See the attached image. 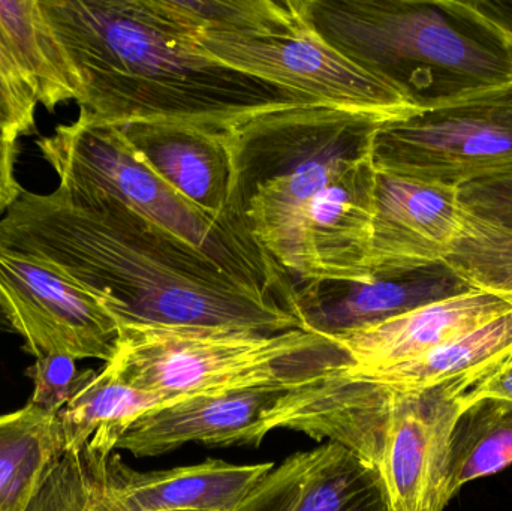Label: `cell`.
Returning <instances> with one entry per match:
<instances>
[{"mask_svg":"<svg viewBox=\"0 0 512 511\" xmlns=\"http://www.w3.org/2000/svg\"><path fill=\"white\" fill-rule=\"evenodd\" d=\"M0 248L62 270L119 324L301 329L279 296L105 195L24 189L0 219Z\"/></svg>","mask_w":512,"mask_h":511,"instance_id":"1","label":"cell"},{"mask_svg":"<svg viewBox=\"0 0 512 511\" xmlns=\"http://www.w3.org/2000/svg\"><path fill=\"white\" fill-rule=\"evenodd\" d=\"M327 105L264 114L231 138L234 212L289 281L369 282L376 132Z\"/></svg>","mask_w":512,"mask_h":511,"instance_id":"2","label":"cell"},{"mask_svg":"<svg viewBox=\"0 0 512 511\" xmlns=\"http://www.w3.org/2000/svg\"><path fill=\"white\" fill-rule=\"evenodd\" d=\"M99 123L173 122L233 137L252 120L315 105L201 51L159 0H39Z\"/></svg>","mask_w":512,"mask_h":511,"instance_id":"3","label":"cell"},{"mask_svg":"<svg viewBox=\"0 0 512 511\" xmlns=\"http://www.w3.org/2000/svg\"><path fill=\"white\" fill-rule=\"evenodd\" d=\"M319 35L418 110L512 81V36L487 0H306Z\"/></svg>","mask_w":512,"mask_h":511,"instance_id":"4","label":"cell"},{"mask_svg":"<svg viewBox=\"0 0 512 511\" xmlns=\"http://www.w3.org/2000/svg\"><path fill=\"white\" fill-rule=\"evenodd\" d=\"M345 369L291 390L274 429L328 438L354 453L378 474L391 511H444L451 434L469 390L490 369L426 389H394Z\"/></svg>","mask_w":512,"mask_h":511,"instance_id":"5","label":"cell"},{"mask_svg":"<svg viewBox=\"0 0 512 511\" xmlns=\"http://www.w3.org/2000/svg\"><path fill=\"white\" fill-rule=\"evenodd\" d=\"M203 53L309 104L387 120L417 107L331 47L313 26L306 0H161Z\"/></svg>","mask_w":512,"mask_h":511,"instance_id":"6","label":"cell"},{"mask_svg":"<svg viewBox=\"0 0 512 511\" xmlns=\"http://www.w3.org/2000/svg\"><path fill=\"white\" fill-rule=\"evenodd\" d=\"M354 365L330 339L303 329L258 333L222 327L119 324L105 368L174 404L197 396L297 389Z\"/></svg>","mask_w":512,"mask_h":511,"instance_id":"7","label":"cell"},{"mask_svg":"<svg viewBox=\"0 0 512 511\" xmlns=\"http://www.w3.org/2000/svg\"><path fill=\"white\" fill-rule=\"evenodd\" d=\"M60 188L114 198L173 236L285 302L291 281L242 221L204 212L152 170L117 126L80 114L36 141Z\"/></svg>","mask_w":512,"mask_h":511,"instance_id":"8","label":"cell"},{"mask_svg":"<svg viewBox=\"0 0 512 511\" xmlns=\"http://www.w3.org/2000/svg\"><path fill=\"white\" fill-rule=\"evenodd\" d=\"M373 164L456 189L512 176V81L385 122L376 132Z\"/></svg>","mask_w":512,"mask_h":511,"instance_id":"9","label":"cell"},{"mask_svg":"<svg viewBox=\"0 0 512 511\" xmlns=\"http://www.w3.org/2000/svg\"><path fill=\"white\" fill-rule=\"evenodd\" d=\"M0 294L24 350L36 359L62 354L108 363L116 354V318L51 264L0 248Z\"/></svg>","mask_w":512,"mask_h":511,"instance_id":"10","label":"cell"},{"mask_svg":"<svg viewBox=\"0 0 512 511\" xmlns=\"http://www.w3.org/2000/svg\"><path fill=\"white\" fill-rule=\"evenodd\" d=\"M459 189L378 171L369 270L372 278L444 263L462 234Z\"/></svg>","mask_w":512,"mask_h":511,"instance_id":"11","label":"cell"},{"mask_svg":"<svg viewBox=\"0 0 512 511\" xmlns=\"http://www.w3.org/2000/svg\"><path fill=\"white\" fill-rule=\"evenodd\" d=\"M291 287L289 309L301 329L324 338L376 326L474 290L445 261L369 282H291Z\"/></svg>","mask_w":512,"mask_h":511,"instance_id":"12","label":"cell"},{"mask_svg":"<svg viewBox=\"0 0 512 511\" xmlns=\"http://www.w3.org/2000/svg\"><path fill=\"white\" fill-rule=\"evenodd\" d=\"M291 390L294 389H256L197 396L155 408L129 426L116 450H126L135 458H150L192 443L258 447L274 431V420Z\"/></svg>","mask_w":512,"mask_h":511,"instance_id":"13","label":"cell"},{"mask_svg":"<svg viewBox=\"0 0 512 511\" xmlns=\"http://www.w3.org/2000/svg\"><path fill=\"white\" fill-rule=\"evenodd\" d=\"M236 511H391L378 474L337 443L286 458Z\"/></svg>","mask_w":512,"mask_h":511,"instance_id":"14","label":"cell"},{"mask_svg":"<svg viewBox=\"0 0 512 511\" xmlns=\"http://www.w3.org/2000/svg\"><path fill=\"white\" fill-rule=\"evenodd\" d=\"M117 128L183 197L210 215L239 219L234 212L233 137L173 122H132Z\"/></svg>","mask_w":512,"mask_h":511,"instance_id":"15","label":"cell"},{"mask_svg":"<svg viewBox=\"0 0 512 511\" xmlns=\"http://www.w3.org/2000/svg\"><path fill=\"white\" fill-rule=\"evenodd\" d=\"M510 312L508 300L474 288L376 326L328 339L348 354L352 368H381L420 356Z\"/></svg>","mask_w":512,"mask_h":511,"instance_id":"16","label":"cell"},{"mask_svg":"<svg viewBox=\"0 0 512 511\" xmlns=\"http://www.w3.org/2000/svg\"><path fill=\"white\" fill-rule=\"evenodd\" d=\"M274 464L236 465L219 459L140 473L113 453L111 479L120 511H236Z\"/></svg>","mask_w":512,"mask_h":511,"instance_id":"17","label":"cell"},{"mask_svg":"<svg viewBox=\"0 0 512 511\" xmlns=\"http://www.w3.org/2000/svg\"><path fill=\"white\" fill-rule=\"evenodd\" d=\"M511 357L512 312L412 359L373 369L351 365L345 374L394 389H426L504 365Z\"/></svg>","mask_w":512,"mask_h":511,"instance_id":"18","label":"cell"},{"mask_svg":"<svg viewBox=\"0 0 512 511\" xmlns=\"http://www.w3.org/2000/svg\"><path fill=\"white\" fill-rule=\"evenodd\" d=\"M167 405L170 402L134 389L102 369L56 416L63 452L89 444L111 455L138 417Z\"/></svg>","mask_w":512,"mask_h":511,"instance_id":"19","label":"cell"},{"mask_svg":"<svg viewBox=\"0 0 512 511\" xmlns=\"http://www.w3.org/2000/svg\"><path fill=\"white\" fill-rule=\"evenodd\" d=\"M0 23L36 102L53 111L63 102L77 101V78L39 0H0Z\"/></svg>","mask_w":512,"mask_h":511,"instance_id":"20","label":"cell"},{"mask_svg":"<svg viewBox=\"0 0 512 511\" xmlns=\"http://www.w3.org/2000/svg\"><path fill=\"white\" fill-rule=\"evenodd\" d=\"M62 453L53 417L29 404L0 414V504L26 510L45 471Z\"/></svg>","mask_w":512,"mask_h":511,"instance_id":"21","label":"cell"},{"mask_svg":"<svg viewBox=\"0 0 512 511\" xmlns=\"http://www.w3.org/2000/svg\"><path fill=\"white\" fill-rule=\"evenodd\" d=\"M512 465V404L498 399L472 402L460 414L448 453V497L466 483Z\"/></svg>","mask_w":512,"mask_h":511,"instance_id":"22","label":"cell"},{"mask_svg":"<svg viewBox=\"0 0 512 511\" xmlns=\"http://www.w3.org/2000/svg\"><path fill=\"white\" fill-rule=\"evenodd\" d=\"M24 511H120L108 462L87 450L63 452Z\"/></svg>","mask_w":512,"mask_h":511,"instance_id":"23","label":"cell"},{"mask_svg":"<svg viewBox=\"0 0 512 511\" xmlns=\"http://www.w3.org/2000/svg\"><path fill=\"white\" fill-rule=\"evenodd\" d=\"M445 263L475 290L495 294L512 305L510 228L484 221L466 210L462 234Z\"/></svg>","mask_w":512,"mask_h":511,"instance_id":"24","label":"cell"},{"mask_svg":"<svg viewBox=\"0 0 512 511\" xmlns=\"http://www.w3.org/2000/svg\"><path fill=\"white\" fill-rule=\"evenodd\" d=\"M98 372L93 369L78 371L77 360L62 354L39 357L30 368L33 381V393L29 405L56 419L57 414L68 402L95 378Z\"/></svg>","mask_w":512,"mask_h":511,"instance_id":"25","label":"cell"},{"mask_svg":"<svg viewBox=\"0 0 512 511\" xmlns=\"http://www.w3.org/2000/svg\"><path fill=\"white\" fill-rule=\"evenodd\" d=\"M459 198L472 215L512 230V176L469 183Z\"/></svg>","mask_w":512,"mask_h":511,"instance_id":"26","label":"cell"},{"mask_svg":"<svg viewBox=\"0 0 512 511\" xmlns=\"http://www.w3.org/2000/svg\"><path fill=\"white\" fill-rule=\"evenodd\" d=\"M0 77L8 84L17 104L30 117H35L38 102H36L35 95L27 84L20 66H18L17 57H15L14 50H12L11 39H9L2 23H0Z\"/></svg>","mask_w":512,"mask_h":511,"instance_id":"27","label":"cell"},{"mask_svg":"<svg viewBox=\"0 0 512 511\" xmlns=\"http://www.w3.org/2000/svg\"><path fill=\"white\" fill-rule=\"evenodd\" d=\"M17 137V132L0 123V215L8 212L24 191L14 173Z\"/></svg>","mask_w":512,"mask_h":511,"instance_id":"28","label":"cell"},{"mask_svg":"<svg viewBox=\"0 0 512 511\" xmlns=\"http://www.w3.org/2000/svg\"><path fill=\"white\" fill-rule=\"evenodd\" d=\"M481 399H498L512 404V366L505 362L490 371L484 372L480 380L471 387L468 402L472 404Z\"/></svg>","mask_w":512,"mask_h":511,"instance_id":"29","label":"cell"},{"mask_svg":"<svg viewBox=\"0 0 512 511\" xmlns=\"http://www.w3.org/2000/svg\"><path fill=\"white\" fill-rule=\"evenodd\" d=\"M0 123L8 126L18 135H29L36 131L35 117H30L17 104L2 77H0Z\"/></svg>","mask_w":512,"mask_h":511,"instance_id":"30","label":"cell"},{"mask_svg":"<svg viewBox=\"0 0 512 511\" xmlns=\"http://www.w3.org/2000/svg\"><path fill=\"white\" fill-rule=\"evenodd\" d=\"M0 332L15 333L11 312H9L8 306H6V302L5 299H3L2 294H0Z\"/></svg>","mask_w":512,"mask_h":511,"instance_id":"31","label":"cell"},{"mask_svg":"<svg viewBox=\"0 0 512 511\" xmlns=\"http://www.w3.org/2000/svg\"><path fill=\"white\" fill-rule=\"evenodd\" d=\"M0 511H21V510L11 509V507L3 506V504H0Z\"/></svg>","mask_w":512,"mask_h":511,"instance_id":"32","label":"cell"},{"mask_svg":"<svg viewBox=\"0 0 512 511\" xmlns=\"http://www.w3.org/2000/svg\"><path fill=\"white\" fill-rule=\"evenodd\" d=\"M508 363H510V365L512 366V357L510 360H508Z\"/></svg>","mask_w":512,"mask_h":511,"instance_id":"33","label":"cell"}]
</instances>
